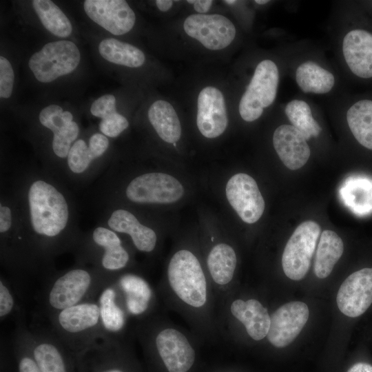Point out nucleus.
<instances>
[{
    "label": "nucleus",
    "mask_w": 372,
    "mask_h": 372,
    "mask_svg": "<svg viewBox=\"0 0 372 372\" xmlns=\"http://www.w3.org/2000/svg\"><path fill=\"white\" fill-rule=\"evenodd\" d=\"M114 284L127 314L141 316L147 311L153 293L147 281L137 275L126 273L118 275Z\"/></svg>",
    "instance_id": "nucleus-23"
},
{
    "label": "nucleus",
    "mask_w": 372,
    "mask_h": 372,
    "mask_svg": "<svg viewBox=\"0 0 372 372\" xmlns=\"http://www.w3.org/2000/svg\"><path fill=\"white\" fill-rule=\"evenodd\" d=\"M14 212L11 207L1 201L0 204V233L3 236L14 227Z\"/></svg>",
    "instance_id": "nucleus-40"
},
{
    "label": "nucleus",
    "mask_w": 372,
    "mask_h": 372,
    "mask_svg": "<svg viewBox=\"0 0 372 372\" xmlns=\"http://www.w3.org/2000/svg\"><path fill=\"white\" fill-rule=\"evenodd\" d=\"M14 71L10 61L4 56H0V97H10L14 85Z\"/></svg>",
    "instance_id": "nucleus-38"
},
{
    "label": "nucleus",
    "mask_w": 372,
    "mask_h": 372,
    "mask_svg": "<svg viewBox=\"0 0 372 372\" xmlns=\"http://www.w3.org/2000/svg\"><path fill=\"white\" fill-rule=\"evenodd\" d=\"M149 121L158 136L169 143L177 142L181 135V127L173 106L167 101L154 102L148 110Z\"/></svg>",
    "instance_id": "nucleus-27"
},
{
    "label": "nucleus",
    "mask_w": 372,
    "mask_h": 372,
    "mask_svg": "<svg viewBox=\"0 0 372 372\" xmlns=\"http://www.w3.org/2000/svg\"><path fill=\"white\" fill-rule=\"evenodd\" d=\"M15 294L12 286L8 281L1 276L0 278V318L3 321L10 316L18 310Z\"/></svg>",
    "instance_id": "nucleus-36"
},
{
    "label": "nucleus",
    "mask_w": 372,
    "mask_h": 372,
    "mask_svg": "<svg viewBox=\"0 0 372 372\" xmlns=\"http://www.w3.org/2000/svg\"><path fill=\"white\" fill-rule=\"evenodd\" d=\"M285 114L292 125L306 140L319 135L322 129L313 118L309 105L302 100H293L285 107Z\"/></svg>",
    "instance_id": "nucleus-35"
},
{
    "label": "nucleus",
    "mask_w": 372,
    "mask_h": 372,
    "mask_svg": "<svg viewBox=\"0 0 372 372\" xmlns=\"http://www.w3.org/2000/svg\"><path fill=\"white\" fill-rule=\"evenodd\" d=\"M118 274L79 265L45 279L40 298L46 317L76 304L96 300Z\"/></svg>",
    "instance_id": "nucleus-2"
},
{
    "label": "nucleus",
    "mask_w": 372,
    "mask_h": 372,
    "mask_svg": "<svg viewBox=\"0 0 372 372\" xmlns=\"http://www.w3.org/2000/svg\"><path fill=\"white\" fill-rule=\"evenodd\" d=\"M99 52L104 59L129 68L141 67L145 60L140 49L114 38L102 40L99 45Z\"/></svg>",
    "instance_id": "nucleus-30"
},
{
    "label": "nucleus",
    "mask_w": 372,
    "mask_h": 372,
    "mask_svg": "<svg viewBox=\"0 0 372 372\" xmlns=\"http://www.w3.org/2000/svg\"><path fill=\"white\" fill-rule=\"evenodd\" d=\"M337 305L345 316L363 314L372 303V268H364L349 275L339 288Z\"/></svg>",
    "instance_id": "nucleus-17"
},
{
    "label": "nucleus",
    "mask_w": 372,
    "mask_h": 372,
    "mask_svg": "<svg viewBox=\"0 0 372 372\" xmlns=\"http://www.w3.org/2000/svg\"><path fill=\"white\" fill-rule=\"evenodd\" d=\"M79 372H134L132 361L118 339L103 338L76 355Z\"/></svg>",
    "instance_id": "nucleus-12"
},
{
    "label": "nucleus",
    "mask_w": 372,
    "mask_h": 372,
    "mask_svg": "<svg viewBox=\"0 0 372 372\" xmlns=\"http://www.w3.org/2000/svg\"><path fill=\"white\" fill-rule=\"evenodd\" d=\"M236 255L234 249L225 243L215 245L207 260L210 276L218 285L224 286L231 282L236 267Z\"/></svg>",
    "instance_id": "nucleus-29"
},
{
    "label": "nucleus",
    "mask_w": 372,
    "mask_h": 372,
    "mask_svg": "<svg viewBox=\"0 0 372 372\" xmlns=\"http://www.w3.org/2000/svg\"><path fill=\"white\" fill-rule=\"evenodd\" d=\"M83 8L91 20L114 35L130 32L136 21L135 13L124 0H86Z\"/></svg>",
    "instance_id": "nucleus-16"
},
{
    "label": "nucleus",
    "mask_w": 372,
    "mask_h": 372,
    "mask_svg": "<svg viewBox=\"0 0 372 372\" xmlns=\"http://www.w3.org/2000/svg\"><path fill=\"white\" fill-rule=\"evenodd\" d=\"M274 149L289 169H300L308 161L311 152L303 135L291 125H280L273 136Z\"/></svg>",
    "instance_id": "nucleus-20"
},
{
    "label": "nucleus",
    "mask_w": 372,
    "mask_h": 372,
    "mask_svg": "<svg viewBox=\"0 0 372 372\" xmlns=\"http://www.w3.org/2000/svg\"><path fill=\"white\" fill-rule=\"evenodd\" d=\"M296 79L305 93L326 94L335 83L333 75L313 61H307L298 67Z\"/></svg>",
    "instance_id": "nucleus-32"
},
{
    "label": "nucleus",
    "mask_w": 372,
    "mask_h": 372,
    "mask_svg": "<svg viewBox=\"0 0 372 372\" xmlns=\"http://www.w3.org/2000/svg\"><path fill=\"white\" fill-rule=\"evenodd\" d=\"M232 316L245 327L248 335L259 341L267 337L270 327L268 310L258 300L236 299L230 306Z\"/></svg>",
    "instance_id": "nucleus-25"
},
{
    "label": "nucleus",
    "mask_w": 372,
    "mask_h": 372,
    "mask_svg": "<svg viewBox=\"0 0 372 372\" xmlns=\"http://www.w3.org/2000/svg\"><path fill=\"white\" fill-rule=\"evenodd\" d=\"M183 193V187L176 178L160 172L139 175L130 181L125 189L127 198L138 204L173 203Z\"/></svg>",
    "instance_id": "nucleus-10"
},
{
    "label": "nucleus",
    "mask_w": 372,
    "mask_h": 372,
    "mask_svg": "<svg viewBox=\"0 0 372 372\" xmlns=\"http://www.w3.org/2000/svg\"><path fill=\"white\" fill-rule=\"evenodd\" d=\"M320 225L307 220L300 224L287 241L282 256L285 274L293 280H300L307 273L320 235Z\"/></svg>",
    "instance_id": "nucleus-9"
},
{
    "label": "nucleus",
    "mask_w": 372,
    "mask_h": 372,
    "mask_svg": "<svg viewBox=\"0 0 372 372\" xmlns=\"http://www.w3.org/2000/svg\"><path fill=\"white\" fill-rule=\"evenodd\" d=\"M255 2L258 4L262 5V4H265L268 3L269 1L268 0H256Z\"/></svg>",
    "instance_id": "nucleus-44"
},
{
    "label": "nucleus",
    "mask_w": 372,
    "mask_h": 372,
    "mask_svg": "<svg viewBox=\"0 0 372 372\" xmlns=\"http://www.w3.org/2000/svg\"><path fill=\"white\" fill-rule=\"evenodd\" d=\"M129 126L127 118L117 112L111 113L101 119L100 132L107 137H117Z\"/></svg>",
    "instance_id": "nucleus-37"
},
{
    "label": "nucleus",
    "mask_w": 372,
    "mask_h": 372,
    "mask_svg": "<svg viewBox=\"0 0 372 372\" xmlns=\"http://www.w3.org/2000/svg\"><path fill=\"white\" fill-rule=\"evenodd\" d=\"M278 81L279 72L273 61L265 59L258 64L240 101L239 113L243 120L251 122L258 119L264 108L273 103Z\"/></svg>",
    "instance_id": "nucleus-8"
},
{
    "label": "nucleus",
    "mask_w": 372,
    "mask_h": 372,
    "mask_svg": "<svg viewBox=\"0 0 372 372\" xmlns=\"http://www.w3.org/2000/svg\"><path fill=\"white\" fill-rule=\"evenodd\" d=\"M196 124L205 137L214 138L225 130L228 118L223 93L216 87L207 86L199 93Z\"/></svg>",
    "instance_id": "nucleus-19"
},
{
    "label": "nucleus",
    "mask_w": 372,
    "mask_h": 372,
    "mask_svg": "<svg viewBox=\"0 0 372 372\" xmlns=\"http://www.w3.org/2000/svg\"><path fill=\"white\" fill-rule=\"evenodd\" d=\"M39 119L43 126L53 133L52 147L54 154L60 158H67L79 134V125L73 121L72 113L53 104L40 112Z\"/></svg>",
    "instance_id": "nucleus-18"
},
{
    "label": "nucleus",
    "mask_w": 372,
    "mask_h": 372,
    "mask_svg": "<svg viewBox=\"0 0 372 372\" xmlns=\"http://www.w3.org/2000/svg\"><path fill=\"white\" fill-rule=\"evenodd\" d=\"M27 229L21 236L37 272L51 276L53 257L77 248L81 239L70 231V207L63 192L43 178L31 180L25 196Z\"/></svg>",
    "instance_id": "nucleus-1"
},
{
    "label": "nucleus",
    "mask_w": 372,
    "mask_h": 372,
    "mask_svg": "<svg viewBox=\"0 0 372 372\" xmlns=\"http://www.w3.org/2000/svg\"><path fill=\"white\" fill-rule=\"evenodd\" d=\"M114 280L101 291L96 301L105 337L120 340V334L126 326L127 313L120 300Z\"/></svg>",
    "instance_id": "nucleus-24"
},
{
    "label": "nucleus",
    "mask_w": 372,
    "mask_h": 372,
    "mask_svg": "<svg viewBox=\"0 0 372 372\" xmlns=\"http://www.w3.org/2000/svg\"><path fill=\"white\" fill-rule=\"evenodd\" d=\"M309 316L307 305L294 301L284 304L270 316V327L267 338L277 348L291 344L299 335Z\"/></svg>",
    "instance_id": "nucleus-15"
},
{
    "label": "nucleus",
    "mask_w": 372,
    "mask_h": 372,
    "mask_svg": "<svg viewBox=\"0 0 372 372\" xmlns=\"http://www.w3.org/2000/svg\"><path fill=\"white\" fill-rule=\"evenodd\" d=\"M11 349L17 372H41L30 347L28 327L25 322L23 313L16 317Z\"/></svg>",
    "instance_id": "nucleus-31"
},
{
    "label": "nucleus",
    "mask_w": 372,
    "mask_h": 372,
    "mask_svg": "<svg viewBox=\"0 0 372 372\" xmlns=\"http://www.w3.org/2000/svg\"><path fill=\"white\" fill-rule=\"evenodd\" d=\"M77 249L79 265L90 263L110 273L118 274L130 260L118 235L105 226L95 227L87 239H81Z\"/></svg>",
    "instance_id": "nucleus-4"
},
{
    "label": "nucleus",
    "mask_w": 372,
    "mask_h": 372,
    "mask_svg": "<svg viewBox=\"0 0 372 372\" xmlns=\"http://www.w3.org/2000/svg\"><path fill=\"white\" fill-rule=\"evenodd\" d=\"M185 32L206 48L219 50L225 48L236 36V28L226 17L218 14H194L185 19Z\"/></svg>",
    "instance_id": "nucleus-13"
},
{
    "label": "nucleus",
    "mask_w": 372,
    "mask_h": 372,
    "mask_svg": "<svg viewBox=\"0 0 372 372\" xmlns=\"http://www.w3.org/2000/svg\"><path fill=\"white\" fill-rule=\"evenodd\" d=\"M47 318L48 327L76 356L106 338L96 300L76 304Z\"/></svg>",
    "instance_id": "nucleus-3"
},
{
    "label": "nucleus",
    "mask_w": 372,
    "mask_h": 372,
    "mask_svg": "<svg viewBox=\"0 0 372 372\" xmlns=\"http://www.w3.org/2000/svg\"><path fill=\"white\" fill-rule=\"evenodd\" d=\"M116 112V99L112 94H105L98 98L91 105V114L101 119Z\"/></svg>",
    "instance_id": "nucleus-39"
},
{
    "label": "nucleus",
    "mask_w": 372,
    "mask_h": 372,
    "mask_svg": "<svg viewBox=\"0 0 372 372\" xmlns=\"http://www.w3.org/2000/svg\"><path fill=\"white\" fill-rule=\"evenodd\" d=\"M32 4L40 21L49 32L59 37H68L71 34V22L53 1L33 0Z\"/></svg>",
    "instance_id": "nucleus-34"
},
{
    "label": "nucleus",
    "mask_w": 372,
    "mask_h": 372,
    "mask_svg": "<svg viewBox=\"0 0 372 372\" xmlns=\"http://www.w3.org/2000/svg\"><path fill=\"white\" fill-rule=\"evenodd\" d=\"M109 147V140L102 133H94L87 143L83 139L76 140L72 145L67 163L71 174L76 176L84 174L92 163L101 157Z\"/></svg>",
    "instance_id": "nucleus-26"
},
{
    "label": "nucleus",
    "mask_w": 372,
    "mask_h": 372,
    "mask_svg": "<svg viewBox=\"0 0 372 372\" xmlns=\"http://www.w3.org/2000/svg\"><path fill=\"white\" fill-rule=\"evenodd\" d=\"M145 341L153 347L168 372H187L193 366L196 353L187 337L174 328H164Z\"/></svg>",
    "instance_id": "nucleus-11"
},
{
    "label": "nucleus",
    "mask_w": 372,
    "mask_h": 372,
    "mask_svg": "<svg viewBox=\"0 0 372 372\" xmlns=\"http://www.w3.org/2000/svg\"><path fill=\"white\" fill-rule=\"evenodd\" d=\"M349 127L358 142L372 149V101L362 100L347 111Z\"/></svg>",
    "instance_id": "nucleus-33"
},
{
    "label": "nucleus",
    "mask_w": 372,
    "mask_h": 372,
    "mask_svg": "<svg viewBox=\"0 0 372 372\" xmlns=\"http://www.w3.org/2000/svg\"><path fill=\"white\" fill-rule=\"evenodd\" d=\"M156 4L158 8L162 12L168 11L173 5V1L171 0H157Z\"/></svg>",
    "instance_id": "nucleus-43"
},
{
    "label": "nucleus",
    "mask_w": 372,
    "mask_h": 372,
    "mask_svg": "<svg viewBox=\"0 0 372 372\" xmlns=\"http://www.w3.org/2000/svg\"><path fill=\"white\" fill-rule=\"evenodd\" d=\"M225 3L231 5V4H234L235 3H236V1H234V0H225Z\"/></svg>",
    "instance_id": "nucleus-45"
},
{
    "label": "nucleus",
    "mask_w": 372,
    "mask_h": 372,
    "mask_svg": "<svg viewBox=\"0 0 372 372\" xmlns=\"http://www.w3.org/2000/svg\"><path fill=\"white\" fill-rule=\"evenodd\" d=\"M28 338L41 372H79L76 356L49 327H28Z\"/></svg>",
    "instance_id": "nucleus-7"
},
{
    "label": "nucleus",
    "mask_w": 372,
    "mask_h": 372,
    "mask_svg": "<svg viewBox=\"0 0 372 372\" xmlns=\"http://www.w3.org/2000/svg\"><path fill=\"white\" fill-rule=\"evenodd\" d=\"M343 251L344 245L341 238L333 231H323L320 234L314 260L316 276L321 279L329 276Z\"/></svg>",
    "instance_id": "nucleus-28"
},
{
    "label": "nucleus",
    "mask_w": 372,
    "mask_h": 372,
    "mask_svg": "<svg viewBox=\"0 0 372 372\" xmlns=\"http://www.w3.org/2000/svg\"><path fill=\"white\" fill-rule=\"evenodd\" d=\"M80 60V51L76 44L61 40L48 43L33 54L28 66L39 81L50 83L74 71Z\"/></svg>",
    "instance_id": "nucleus-6"
},
{
    "label": "nucleus",
    "mask_w": 372,
    "mask_h": 372,
    "mask_svg": "<svg viewBox=\"0 0 372 372\" xmlns=\"http://www.w3.org/2000/svg\"><path fill=\"white\" fill-rule=\"evenodd\" d=\"M187 1L193 3L194 10L200 14L207 12L213 3L211 0H188Z\"/></svg>",
    "instance_id": "nucleus-41"
},
{
    "label": "nucleus",
    "mask_w": 372,
    "mask_h": 372,
    "mask_svg": "<svg viewBox=\"0 0 372 372\" xmlns=\"http://www.w3.org/2000/svg\"><path fill=\"white\" fill-rule=\"evenodd\" d=\"M167 279L175 295L187 305L200 308L206 304V278L192 252L181 249L174 254L167 267Z\"/></svg>",
    "instance_id": "nucleus-5"
},
{
    "label": "nucleus",
    "mask_w": 372,
    "mask_h": 372,
    "mask_svg": "<svg viewBox=\"0 0 372 372\" xmlns=\"http://www.w3.org/2000/svg\"><path fill=\"white\" fill-rule=\"evenodd\" d=\"M342 52L351 72L359 77H372V34L353 30L344 37Z\"/></svg>",
    "instance_id": "nucleus-21"
},
{
    "label": "nucleus",
    "mask_w": 372,
    "mask_h": 372,
    "mask_svg": "<svg viewBox=\"0 0 372 372\" xmlns=\"http://www.w3.org/2000/svg\"><path fill=\"white\" fill-rule=\"evenodd\" d=\"M347 372H372V365L364 362H358L353 365Z\"/></svg>",
    "instance_id": "nucleus-42"
},
{
    "label": "nucleus",
    "mask_w": 372,
    "mask_h": 372,
    "mask_svg": "<svg viewBox=\"0 0 372 372\" xmlns=\"http://www.w3.org/2000/svg\"><path fill=\"white\" fill-rule=\"evenodd\" d=\"M227 198L239 217L248 224L257 222L265 210V200L256 180L244 173L234 174L226 185Z\"/></svg>",
    "instance_id": "nucleus-14"
},
{
    "label": "nucleus",
    "mask_w": 372,
    "mask_h": 372,
    "mask_svg": "<svg viewBox=\"0 0 372 372\" xmlns=\"http://www.w3.org/2000/svg\"><path fill=\"white\" fill-rule=\"evenodd\" d=\"M107 227L116 233L129 235L134 247L140 251L149 253L156 247L157 236L155 231L141 224L126 209L112 211L107 219Z\"/></svg>",
    "instance_id": "nucleus-22"
}]
</instances>
